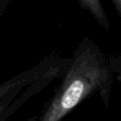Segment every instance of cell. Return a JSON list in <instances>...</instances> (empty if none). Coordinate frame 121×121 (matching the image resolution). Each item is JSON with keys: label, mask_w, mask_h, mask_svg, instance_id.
Listing matches in <instances>:
<instances>
[{"label": "cell", "mask_w": 121, "mask_h": 121, "mask_svg": "<svg viewBox=\"0 0 121 121\" xmlns=\"http://www.w3.org/2000/svg\"><path fill=\"white\" fill-rule=\"evenodd\" d=\"M12 0H0V17L3 15V13L7 10L9 5L11 3Z\"/></svg>", "instance_id": "5b68a950"}, {"label": "cell", "mask_w": 121, "mask_h": 121, "mask_svg": "<svg viewBox=\"0 0 121 121\" xmlns=\"http://www.w3.org/2000/svg\"><path fill=\"white\" fill-rule=\"evenodd\" d=\"M70 64V59H63L58 55H48L33 67L0 83V101L10 92L18 88H26L42 78L60 70H65Z\"/></svg>", "instance_id": "7a4b0ae2"}, {"label": "cell", "mask_w": 121, "mask_h": 121, "mask_svg": "<svg viewBox=\"0 0 121 121\" xmlns=\"http://www.w3.org/2000/svg\"><path fill=\"white\" fill-rule=\"evenodd\" d=\"M112 4L121 19V0H112Z\"/></svg>", "instance_id": "8992f818"}, {"label": "cell", "mask_w": 121, "mask_h": 121, "mask_svg": "<svg viewBox=\"0 0 121 121\" xmlns=\"http://www.w3.org/2000/svg\"><path fill=\"white\" fill-rule=\"evenodd\" d=\"M66 70L51 73L26 88H18L10 92L0 101V121H6L24 106L32 96L42 92L56 78H62Z\"/></svg>", "instance_id": "3957f363"}, {"label": "cell", "mask_w": 121, "mask_h": 121, "mask_svg": "<svg viewBox=\"0 0 121 121\" xmlns=\"http://www.w3.org/2000/svg\"><path fill=\"white\" fill-rule=\"evenodd\" d=\"M113 73L108 59L89 37L77 44L70 64L38 121H61L82 101L98 94L105 107L111 100Z\"/></svg>", "instance_id": "6da1fadb"}, {"label": "cell", "mask_w": 121, "mask_h": 121, "mask_svg": "<svg viewBox=\"0 0 121 121\" xmlns=\"http://www.w3.org/2000/svg\"><path fill=\"white\" fill-rule=\"evenodd\" d=\"M77 4L79 9L87 10L96 21L97 25L104 29L105 32L110 31V23L103 8V5L98 0H78Z\"/></svg>", "instance_id": "277c9868"}, {"label": "cell", "mask_w": 121, "mask_h": 121, "mask_svg": "<svg viewBox=\"0 0 121 121\" xmlns=\"http://www.w3.org/2000/svg\"><path fill=\"white\" fill-rule=\"evenodd\" d=\"M38 119H39V114H37V115H33V116H30L29 118L26 119L25 121H38Z\"/></svg>", "instance_id": "52a82bcc"}]
</instances>
